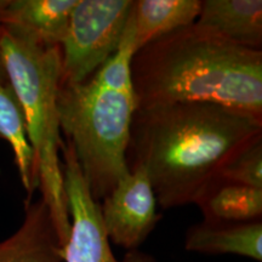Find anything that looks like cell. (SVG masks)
Returning <instances> with one entry per match:
<instances>
[{
	"label": "cell",
	"mask_w": 262,
	"mask_h": 262,
	"mask_svg": "<svg viewBox=\"0 0 262 262\" xmlns=\"http://www.w3.org/2000/svg\"><path fill=\"white\" fill-rule=\"evenodd\" d=\"M217 180L262 189V135L232 156L221 169Z\"/></svg>",
	"instance_id": "obj_15"
},
{
	"label": "cell",
	"mask_w": 262,
	"mask_h": 262,
	"mask_svg": "<svg viewBox=\"0 0 262 262\" xmlns=\"http://www.w3.org/2000/svg\"><path fill=\"white\" fill-rule=\"evenodd\" d=\"M0 55L6 79L25 113L40 198L48 205L64 247L71 219L62 173L63 140L57 111L60 47H49L17 28L0 26Z\"/></svg>",
	"instance_id": "obj_4"
},
{
	"label": "cell",
	"mask_w": 262,
	"mask_h": 262,
	"mask_svg": "<svg viewBox=\"0 0 262 262\" xmlns=\"http://www.w3.org/2000/svg\"><path fill=\"white\" fill-rule=\"evenodd\" d=\"M196 205L204 220L251 222L262 217V189L216 180Z\"/></svg>",
	"instance_id": "obj_14"
},
{
	"label": "cell",
	"mask_w": 262,
	"mask_h": 262,
	"mask_svg": "<svg viewBox=\"0 0 262 262\" xmlns=\"http://www.w3.org/2000/svg\"><path fill=\"white\" fill-rule=\"evenodd\" d=\"M262 135V119L211 102L136 108L127 166H142L162 209L195 204L232 156Z\"/></svg>",
	"instance_id": "obj_1"
},
{
	"label": "cell",
	"mask_w": 262,
	"mask_h": 262,
	"mask_svg": "<svg viewBox=\"0 0 262 262\" xmlns=\"http://www.w3.org/2000/svg\"><path fill=\"white\" fill-rule=\"evenodd\" d=\"M0 262H64L63 247L41 198L26 199L21 226L0 242Z\"/></svg>",
	"instance_id": "obj_8"
},
{
	"label": "cell",
	"mask_w": 262,
	"mask_h": 262,
	"mask_svg": "<svg viewBox=\"0 0 262 262\" xmlns=\"http://www.w3.org/2000/svg\"><path fill=\"white\" fill-rule=\"evenodd\" d=\"M0 137L6 141L14 153L22 186L27 192V199H32L38 189L35 175L34 152L27 133L25 113L17 96L5 75L0 74Z\"/></svg>",
	"instance_id": "obj_13"
},
{
	"label": "cell",
	"mask_w": 262,
	"mask_h": 262,
	"mask_svg": "<svg viewBox=\"0 0 262 262\" xmlns=\"http://www.w3.org/2000/svg\"><path fill=\"white\" fill-rule=\"evenodd\" d=\"M135 55L131 15L116 54L93 77L61 84L57 111L61 135L74 150L93 198L101 203L129 172L126 152L136 111L131 81Z\"/></svg>",
	"instance_id": "obj_3"
},
{
	"label": "cell",
	"mask_w": 262,
	"mask_h": 262,
	"mask_svg": "<svg viewBox=\"0 0 262 262\" xmlns=\"http://www.w3.org/2000/svg\"><path fill=\"white\" fill-rule=\"evenodd\" d=\"M133 0H78L60 45L61 84H79L116 54Z\"/></svg>",
	"instance_id": "obj_5"
},
{
	"label": "cell",
	"mask_w": 262,
	"mask_h": 262,
	"mask_svg": "<svg viewBox=\"0 0 262 262\" xmlns=\"http://www.w3.org/2000/svg\"><path fill=\"white\" fill-rule=\"evenodd\" d=\"M136 108L211 102L262 119V50H250L196 25L135 52Z\"/></svg>",
	"instance_id": "obj_2"
},
{
	"label": "cell",
	"mask_w": 262,
	"mask_h": 262,
	"mask_svg": "<svg viewBox=\"0 0 262 262\" xmlns=\"http://www.w3.org/2000/svg\"><path fill=\"white\" fill-rule=\"evenodd\" d=\"M201 0H137L131 9L135 52L149 42L191 26L201 12Z\"/></svg>",
	"instance_id": "obj_12"
},
{
	"label": "cell",
	"mask_w": 262,
	"mask_h": 262,
	"mask_svg": "<svg viewBox=\"0 0 262 262\" xmlns=\"http://www.w3.org/2000/svg\"><path fill=\"white\" fill-rule=\"evenodd\" d=\"M195 24L239 47L261 51V0H205Z\"/></svg>",
	"instance_id": "obj_11"
},
{
	"label": "cell",
	"mask_w": 262,
	"mask_h": 262,
	"mask_svg": "<svg viewBox=\"0 0 262 262\" xmlns=\"http://www.w3.org/2000/svg\"><path fill=\"white\" fill-rule=\"evenodd\" d=\"M78 0H0V26L17 28L49 47H60Z\"/></svg>",
	"instance_id": "obj_9"
},
{
	"label": "cell",
	"mask_w": 262,
	"mask_h": 262,
	"mask_svg": "<svg viewBox=\"0 0 262 262\" xmlns=\"http://www.w3.org/2000/svg\"><path fill=\"white\" fill-rule=\"evenodd\" d=\"M100 204L110 242L127 251L137 250L162 219L155 192L142 166L129 169L116 188Z\"/></svg>",
	"instance_id": "obj_7"
},
{
	"label": "cell",
	"mask_w": 262,
	"mask_h": 262,
	"mask_svg": "<svg viewBox=\"0 0 262 262\" xmlns=\"http://www.w3.org/2000/svg\"><path fill=\"white\" fill-rule=\"evenodd\" d=\"M185 249L208 255H238L261 262L262 221L203 220L187 229Z\"/></svg>",
	"instance_id": "obj_10"
},
{
	"label": "cell",
	"mask_w": 262,
	"mask_h": 262,
	"mask_svg": "<svg viewBox=\"0 0 262 262\" xmlns=\"http://www.w3.org/2000/svg\"><path fill=\"white\" fill-rule=\"evenodd\" d=\"M61 162L71 219L70 237L63 247L64 262H156L139 250L129 251L123 260L114 256L102 224L100 204L91 195L68 142L62 145Z\"/></svg>",
	"instance_id": "obj_6"
},
{
	"label": "cell",
	"mask_w": 262,
	"mask_h": 262,
	"mask_svg": "<svg viewBox=\"0 0 262 262\" xmlns=\"http://www.w3.org/2000/svg\"><path fill=\"white\" fill-rule=\"evenodd\" d=\"M0 74L5 75L4 73V68H3V62H2V55H0Z\"/></svg>",
	"instance_id": "obj_16"
}]
</instances>
